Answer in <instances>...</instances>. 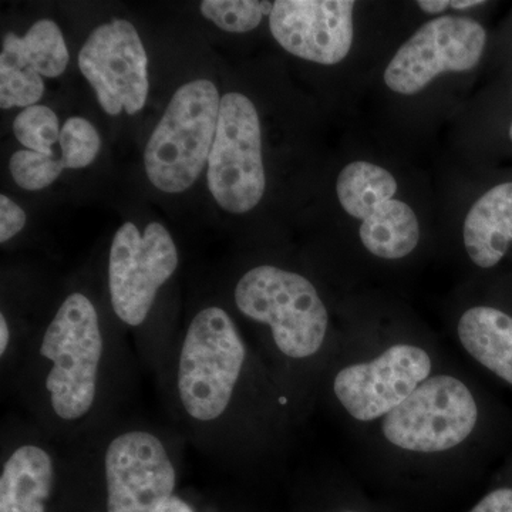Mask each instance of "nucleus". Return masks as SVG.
<instances>
[{"instance_id": "nucleus-11", "label": "nucleus", "mask_w": 512, "mask_h": 512, "mask_svg": "<svg viewBox=\"0 0 512 512\" xmlns=\"http://www.w3.org/2000/svg\"><path fill=\"white\" fill-rule=\"evenodd\" d=\"M104 477L109 512H156L177 483L167 447L146 430L114 437L104 454Z\"/></svg>"}, {"instance_id": "nucleus-16", "label": "nucleus", "mask_w": 512, "mask_h": 512, "mask_svg": "<svg viewBox=\"0 0 512 512\" xmlns=\"http://www.w3.org/2000/svg\"><path fill=\"white\" fill-rule=\"evenodd\" d=\"M359 235L370 254L394 261L406 258L419 245V220L406 202L389 200L362 222Z\"/></svg>"}, {"instance_id": "nucleus-7", "label": "nucleus", "mask_w": 512, "mask_h": 512, "mask_svg": "<svg viewBox=\"0 0 512 512\" xmlns=\"http://www.w3.org/2000/svg\"><path fill=\"white\" fill-rule=\"evenodd\" d=\"M434 373L433 356L416 343L397 342L336 370L332 392L359 423H379Z\"/></svg>"}, {"instance_id": "nucleus-27", "label": "nucleus", "mask_w": 512, "mask_h": 512, "mask_svg": "<svg viewBox=\"0 0 512 512\" xmlns=\"http://www.w3.org/2000/svg\"><path fill=\"white\" fill-rule=\"evenodd\" d=\"M417 5L429 15H437V13L450 8L451 2L450 0H420Z\"/></svg>"}, {"instance_id": "nucleus-9", "label": "nucleus", "mask_w": 512, "mask_h": 512, "mask_svg": "<svg viewBox=\"0 0 512 512\" xmlns=\"http://www.w3.org/2000/svg\"><path fill=\"white\" fill-rule=\"evenodd\" d=\"M79 69L109 116H136L150 92L148 57L136 26L113 19L93 30L79 52Z\"/></svg>"}, {"instance_id": "nucleus-23", "label": "nucleus", "mask_w": 512, "mask_h": 512, "mask_svg": "<svg viewBox=\"0 0 512 512\" xmlns=\"http://www.w3.org/2000/svg\"><path fill=\"white\" fill-rule=\"evenodd\" d=\"M63 161L55 154L19 150L10 157L9 171L13 181L26 191H40L50 187L62 175Z\"/></svg>"}, {"instance_id": "nucleus-12", "label": "nucleus", "mask_w": 512, "mask_h": 512, "mask_svg": "<svg viewBox=\"0 0 512 512\" xmlns=\"http://www.w3.org/2000/svg\"><path fill=\"white\" fill-rule=\"evenodd\" d=\"M349 0H279L269 15V29L286 52L308 62L338 64L353 42Z\"/></svg>"}, {"instance_id": "nucleus-14", "label": "nucleus", "mask_w": 512, "mask_h": 512, "mask_svg": "<svg viewBox=\"0 0 512 512\" xmlns=\"http://www.w3.org/2000/svg\"><path fill=\"white\" fill-rule=\"evenodd\" d=\"M55 463L45 448L23 444L3 463L0 512H46L52 494Z\"/></svg>"}, {"instance_id": "nucleus-29", "label": "nucleus", "mask_w": 512, "mask_h": 512, "mask_svg": "<svg viewBox=\"0 0 512 512\" xmlns=\"http://www.w3.org/2000/svg\"><path fill=\"white\" fill-rule=\"evenodd\" d=\"M484 2H477V0H454L451 2L450 8L454 9H467L473 6L483 5Z\"/></svg>"}, {"instance_id": "nucleus-10", "label": "nucleus", "mask_w": 512, "mask_h": 512, "mask_svg": "<svg viewBox=\"0 0 512 512\" xmlns=\"http://www.w3.org/2000/svg\"><path fill=\"white\" fill-rule=\"evenodd\" d=\"M485 43L487 33L476 20L463 16L430 20L397 50L384 70V83L393 92L412 96L440 74L476 67Z\"/></svg>"}, {"instance_id": "nucleus-30", "label": "nucleus", "mask_w": 512, "mask_h": 512, "mask_svg": "<svg viewBox=\"0 0 512 512\" xmlns=\"http://www.w3.org/2000/svg\"><path fill=\"white\" fill-rule=\"evenodd\" d=\"M510 138L512 140V123H511V127H510Z\"/></svg>"}, {"instance_id": "nucleus-15", "label": "nucleus", "mask_w": 512, "mask_h": 512, "mask_svg": "<svg viewBox=\"0 0 512 512\" xmlns=\"http://www.w3.org/2000/svg\"><path fill=\"white\" fill-rule=\"evenodd\" d=\"M461 348L478 365L512 386V316L493 306H473L457 323Z\"/></svg>"}, {"instance_id": "nucleus-4", "label": "nucleus", "mask_w": 512, "mask_h": 512, "mask_svg": "<svg viewBox=\"0 0 512 512\" xmlns=\"http://www.w3.org/2000/svg\"><path fill=\"white\" fill-rule=\"evenodd\" d=\"M103 350L96 306L84 293H70L47 326L40 345V355L49 363L46 392L60 420L77 421L92 410Z\"/></svg>"}, {"instance_id": "nucleus-13", "label": "nucleus", "mask_w": 512, "mask_h": 512, "mask_svg": "<svg viewBox=\"0 0 512 512\" xmlns=\"http://www.w3.org/2000/svg\"><path fill=\"white\" fill-rule=\"evenodd\" d=\"M463 238L478 268H493L504 258L512 242V183L491 188L471 207Z\"/></svg>"}, {"instance_id": "nucleus-5", "label": "nucleus", "mask_w": 512, "mask_h": 512, "mask_svg": "<svg viewBox=\"0 0 512 512\" xmlns=\"http://www.w3.org/2000/svg\"><path fill=\"white\" fill-rule=\"evenodd\" d=\"M478 420L480 407L466 380L434 372L379 424L387 446L414 456H437L464 446Z\"/></svg>"}, {"instance_id": "nucleus-25", "label": "nucleus", "mask_w": 512, "mask_h": 512, "mask_svg": "<svg viewBox=\"0 0 512 512\" xmlns=\"http://www.w3.org/2000/svg\"><path fill=\"white\" fill-rule=\"evenodd\" d=\"M470 512H512V488L491 491Z\"/></svg>"}, {"instance_id": "nucleus-24", "label": "nucleus", "mask_w": 512, "mask_h": 512, "mask_svg": "<svg viewBox=\"0 0 512 512\" xmlns=\"http://www.w3.org/2000/svg\"><path fill=\"white\" fill-rule=\"evenodd\" d=\"M28 215L6 195L0 197V242L6 244L25 228Z\"/></svg>"}, {"instance_id": "nucleus-22", "label": "nucleus", "mask_w": 512, "mask_h": 512, "mask_svg": "<svg viewBox=\"0 0 512 512\" xmlns=\"http://www.w3.org/2000/svg\"><path fill=\"white\" fill-rule=\"evenodd\" d=\"M59 147L66 170L89 167L100 153L99 131L83 117H70L60 131Z\"/></svg>"}, {"instance_id": "nucleus-20", "label": "nucleus", "mask_w": 512, "mask_h": 512, "mask_svg": "<svg viewBox=\"0 0 512 512\" xmlns=\"http://www.w3.org/2000/svg\"><path fill=\"white\" fill-rule=\"evenodd\" d=\"M275 2L258 0H204L200 3L201 15L228 33H248L261 25L266 15H271Z\"/></svg>"}, {"instance_id": "nucleus-17", "label": "nucleus", "mask_w": 512, "mask_h": 512, "mask_svg": "<svg viewBox=\"0 0 512 512\" xmlns=\"http://www.w3.org/2000/svg\"><path fill=\"white\" fill-rule=\"evenodd\" d=\"M397 181L389 171L376 164L356 161L340 171L336 194L350 217L365 221L382 205L393 200Z\"/></svg>"}, {"instance_id": "nucleus-1", "label": "nucleus", "mask_w": 512, "mask_h": 512, "mask_svg": "<svg viewBox=\"0 0 512 512\" xmlns=\"http://www.w3.org/2000/svg\"><path fill=\"white\" fill-rule=\"evenodd\" d=\"M238 311L271 332L276 352L311 362L326 349L329 312L308 278L274 265L249 269L234 291Z\"/></svg>"}, {"instance_id": "nucleus-21", "label": "nucleus", "mask_w": 512, "mask_h": 512, "mask_svg": "<svg viewBox=\"0 0 512 512\" xmlns=\"http://www.w3.org/2000/svg\"><path fill=\"white\" fill-rule=\"evenodd\" d=\"M60 121L55 111L43 104H35L20 111L13 121V134L26 150L52 156L59 144Z\"/></svg>"}, {"instance_id": "nucleus-2", "label": "nucleus", "mask_w": 512, "mask_h": 512, "mask_svg": "<svg viewBox=\"0 0 512 512\" xmlns=\"http://www.w3.org/2000/svg\"><path fill=\"white\" fill-rule=\"evenodd\" d=\"M247 365V345L220 306L201 309L185 332L177 367V393L194 421L221 419Z\"/></svg>"}, {"instance_id": "nucleus-19", "label": "nucleus", "mask_w": 512, "mask_h": 512, "mask_svg": "<svg viewBox=\"0 0 512 512\" xmlns=\"http://www.w3.org/2000/svg\"><path fill=\"white\" fill-rule=\"evenodd\" d=\"M16 40L23 60L40 76L55 79L67 69L69 50L62 30L53 20H37L25 36H18Z\"/></svg>"}, {"instance_id": "nucleus-18", "label": "nucleus", "mask_w": 512, "mask_h": 512, "mask_svg": "<svg viewBox=\"0 0 512 512\" xmlns=\"http://www.w3.org/2000/svg\"><path fill=\"white\" fill-rule=\"evenodd\" d=\"M18 35L8 32L2 40L0 53V107L3 110L35 106L45 94V82L23 60L18 47Z\"/></svg>"}, {"instance_id": "nucleus-3", "label": "nucleus", "mask_w": 512, "mask_h": 512, "mask_svg": "<svg viewBox=\"0 0 512 512\" xmlns=\"http://www.w3.org/2000/svg\"><path fill=\"white\" fill-rule=\"evenodd\" d=\"M220 106V92L207 79L174 93L144 148V170L158 191L180 194L198 180L210 158Z\"/></svg>"}, {"instance_id": "nucleus-8", "label": "nucleus", "mask_w": 512, "mask_h": 512, "mask_svg": "<svg viewBox=\"0 0 512 512\" xmlns=\"http://www.w3.org/2000/svg\"><path fill=\"white\" fill-rule=\"evenodd\" d=\"M178 262L173 235L160 222H150L144 231L133 222L121 225L109 255L110 301L117 318L128 326L143 325Z\"/></svg>"}, {"instance_id": "nucleus-26", "label": "nucleus", "mask_w": 512, "mask_h": 512, "mask_svg": "<svg viewBox=\"0 0 512 512\" xmlns=\"http://www.w3.org/2000/svg\"><path fill=\"white\" fill-rule=\"evenodd\" d=\"M156 512H194L190 505L181 500V498L173 497L168 498L163 504L158 507Z\"/></svg>"}, {"instance_id": "nucleus-6", "label": "nucleus", "mask_w": 512, "mask_h": 512, "mask_svg": "<svg viewBox=\"0 0 512 512\" xmlns=\"http://www.w3.org/2000/svg\"><path fill=\"white\" fill-rule=\"evenodd\" d=\"M207 184L212 198L229 214H247L264 197L261 121L255 104L245 94L234 92L221 97Z\"/></svg>"}, {"instance_id": "nucleus-31", "label": "nucleus", "mask_w": 512, "mask_h": 512, "mask_svg": "<svg viewBox=\"0 0 512 512\" xmlns=\"http://www.w3.org/2000/svg\"><path fill=\"white\" fill-rule=\"evenodd\" d=\"M343 512H355V511H343Z\"/></svg>"}, {"instance_id": "nucleus-28", "label": "nucleus", "mask_w": 512, "mask_h": 512, "mask_svg": "<svg viewBox=\"0 0 512 512\" xmlns=\"http://www.w3.org/2000/svg\"><path fill=\"white\" fill-rule=\"evenodd\" d=\"M10 330L6 316L0 315V355L5 356L6 350L9 348Z\"/></svg>"}]
</instances>
